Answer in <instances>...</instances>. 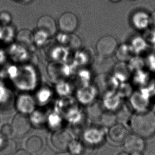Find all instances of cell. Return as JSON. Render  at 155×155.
<instances>
[{"mask_svg": "<svg viewBox=\"0 0 155 155\" xmlns=\"http://www.w3.org/2000/svg\"><path fill=\"white\" fill-rule=\"evenodd\" d=\"M130 1H135V0H130Z\"/></svg>", "mask_w": 155, "mask_h": 155, "instance_id": "1f68e13d", "label": "cell"}, {"mask_svg": "<svg viewBox=\"0 0 155 155\" xmlns=\"http://www.w3.org/2000/svg\"><path fill=\"white\" fill-rule=\"evenodd\" d=\"M12 21V16L9 12L2 11L0 12V24L3 26H7Z\"/></svg>", "mask_w": 155, "mask_h": 155, "instance_id": "603a6c76", "label": "cell"}, {"mask_svg": "<svg viewBox=\"0 0 155 155\" xmlns=\"http://www.w3.org/2000/svg\"><path fill=\"white\" fill-rule=\"evenodd\" d=\"M131 155H142L141 152H136L130 153Z\"/></svg>", "mask_w": 155, "mask_h": 155, "instance_id": "f546056e", "label": "cell"}, {"mask_svg": "<svg viewBox=\"0 0 155 155\" xmlns=\"http://www.w3.org/2000/svg\"><path fill=\"white\" fill-rule=\"evenodd\" d=\"M151 26L155 29V10L151 13Z\"/></svg>", "mask_w": 155, "mask_h": 155, "instance_id": "484cf974", "label": "cell"}, {"mask_svg": "<svg viewBox=\"0 0 155 155\" xmlns=\"http://www.w3.org/2000/svg\"><path fill=\"white\" fill-rule=\"evenodd\" d=\"M26 105H27L31 112L33 111L35 107L34 101L31 98V97H30L29 96L23 95L19 97V102L18 104V107L21 111L22 113L26 114L27 112H26Z\"/></svg>", "mask_w": 155, "mask_h": 155, "instance_id": "ac0fdd59", "label": "cell"}, {"mask_svg": "<svg viewBox=\"0 0 155 155\" xmlns=\"http://www.w3.org/2000/svg\"><path fill=\"white\" fill-rule=\"evenodd\" d=\"M104 133L103 130L97 127L87 130L84 134V139L88 143L92 145L98 144L103 141Z\"/></svg>", "mask_w": 155, "mask_h": 155, "instance_id": "30bf717a", "label": "cell"}, {"mask_svg": "<svg viewBox=\"0 0 155 155\" xmlns=\"http://www.w3.org/2000/svg\"><path fill=\"white\" fill-rule=\"evenodd\" d=\"M134 54V52L129 44H123L118 45L114 55L120 62H126L131 59Z\"/></svg>", "mask_w": 155, "mask_h": 155, "instance_id": "7c38bea8", "label": "cell"}, {"mask_svg": "<svg viewBox=\"0 0 155 155\" xmlns=\"http://www.w3.org/2000/svg\"><path fill=\"white\" fill-rule=\"evenodd\" d=\"M115 116L117 122L123 124L131 117V113L130 108L125 104L119 106L117 109V113L115 114Z\"/></svg>", "mask_w": 155, "mask_h": 155, "instance_id": "e0dca14e", "label": "cell"}, {"mask_svg": "<svg viewBox=\"0 0 155 155\" xmlns=\"http://www.w3.org/2000/svg\"><path fill=\"white\" fill-rule=\"evenodd\" d=\"M34 35V41L38 44H42L49 37L45 33L37 29V32Z\"/></svg>", "mask_w": 155, "mask_h": 155, "instance_id": "7402d4cb", "label": "cell"}, {"mask_svg": "<svg viewBox=\"0 0 155 155\" xmlns=\"http://www.w3.org/2000/svg\"><path fill=\"white\" fill-rule=\"evenodd\" d=\"M79 24L77 16L72 12L67 11L60 15L58 26L61 32L71 34L77 30Z\"/></svg>", "mask_w": 155, "mask_h": 155, "instance_id": "5b68a950", "label": "cell"}, {"mask_svg": "<svg viewBox=\"0 0 155 155\" xmlns=\"http://www.w3.org/2000/svg\"><path fill=\"white\" fill-rule=\"evenodd\" d=\"M70 153L75 155H79L83 151V146L82 143L76 140H72L68 146Z\"/></svg>", "mask_w": 155, "mask_h": 155, "instance_id": "44dd1931", "label": "cell"}, {"mask_svg": "<svg viewBox=\"0 0 155 155\" xmlns=\"http://www.w3.org/2000/svg\"><path fill=\"white\" fill-rule=\"evenodd\" d=\"M43 147V141L41 137L32 136L27 139L25 143L26 150L31 155L39 153Z\"/></svg>", "mask_w": 155, "mask_h": 155, "instance_id": "8fae6325", "label": "cell"}, {"mask_svg": "<svg viewBox=\"0 0 155 155\" xmlns=\"http://www.w3.org/2000/svg\"><path fill=\"white\" fill-rule=\"evenodd\" d=\"M148 43L146 40L142 37L137 36L131 40L129 45L134 53H140L144 51L146 48Z\"/></svg>", "mask_w": 155, "mask_h": 155, "instance_id": "2e32d148", "label": "cell"}, {"mask_svg": "<svg viewBox=\"0 0 155 155\" xmlns=\"http://www.w3.org/2000/svg\"><path fill=\"white\" fill-rule=\"evenodd\" d=\"M131 127L134 134L142 138L150 137L155 133V114L144 110L137 112L131 117Z\"/></svg>", "mask_w": 155, "mask_h": 155, "instance_id": "6da1fadb", "label": "cell"}, {"mask_svg": "<svg viewBox=\"0 0 155 155\" xmlns=\"http://www.w3.org/2000/svg\"><path fill=\"white\" fill-rule=\"evenodd\" d=\"M12 155H31V154L26 149H20L15 151Z\"/></svg>", "mask_w": 155, "mask_h": 155, "instance_id": "d4e9b609", "label": "cell"}, {"mask_svg": "<svg viewBox=\"0 0 155 155\" xmlns=\"http://www.w3.org/2000/svg\"><path fill=\"white\" fill-rule=\"evenodd\" d=\"M100 122L103 125L110 127L112 125H114L117 122L115 114H113L112 111L110 110H109V112H104L100 120Z\"/></svg>", "mask_w": 155, "mask_h": 155, "instance_id": "ffe728a7", "label": "cell"}, {"mask_svg": "<svg viewBox=\"0 0 155 155\" xmlns=\"http://www.w3.org/2000/svg\"><path fill=\"white\" fill-rule=\"evenodd\" d=\"M96 95V89L89 86L84 87L81 89L78 93V97L79 100L84 104L93 102Z\"/></svg>", "mask_w": 155, "mask_h": 155, "instance_id": "5bb4252c", "label": "cell"}, {"mask_svg": "<svg viewBox=\"0 0 155 155\" xmlns=\"http://www.w3.org/2000/svg\"><path fill=\"white\" fill-rule=\"evenodd\" d=\"M129 21L134 30L145 31L151 26V13L143 9L136 10L130 15Z\"/></svg>", "mask_w": 155, "mask_h": 155, "instance_id": "3957f363", "label": "cell"}, {"mask_svg": "<svg viewBox=\"0 0 155 155\" xmlns=\"http://www.w3.org/2000/svg\"><path fill=\"white\" fill-rule=\"evenodd\" d=\"M124 147L127 153L141 152L144 150L145 142L144 138L137 134H129L123 142Z\"/></svg>", "mask_w": 155, "mask_h": 155, "instance_id": "ba28073f", "label": "cell"}, {"mask_svg": "<svg viewBox=\"0 0 155 155\" xmlns=\"http://www.w3.org/2000/svg\"><path fill=\"white\" fill-rule=\"evenodd\" d=\"M31 123L27 115L19 113L13 117L11 123L13 135L17 137H22L30 130Z\"/></svg>", "mask_w": 155, "mask_h": 155, "instance_id": "277c9868", "label": "cell"}, {"mask_svg": "<svg viewBox=\"0 0 155 155\" xmlns=\"http://www.w3.org/2000/svg\"><path fill=\"white\" fill-rule=\"evenodd\" d=\"M17 2L22 3V4H27L30 3L31 1H32V0H15Z\"/></svg>", "mask_w": 155, "mask_h": 155, "instance_id": "4316f807", "label": "cell"}, {"mask_svg": "<svg viewBox=\"0 0 155 155\" xmlns=\"http://www.w3.org/2000/svg\"><path fill=\"white\" fill-rule=\"evenodd\" d=\"M16 144L13 140L7 139L0 146V155H12L15 152Z\"/></svg>", "mask_w": 155, "mask_h": 155, "instance_id": "d6986e66", "label": "cell"}, {"mask_svg": "<svg viewBox=\"0 0 155 155\" xmlns=\"http://www.w3.org/2000/svg\"><path fill=\"white\" fill-rule=\"evenodd\" d=\"M128 130L122 123H115L110 127L108 136L111 141L115 143H122L129 134Z\"/></svg>", "mask_w": 155, "mask_h": 155, "instance_id": "9c48e42d", "label": "cell"}, {"mask_svg": "<svg viewBox=\"0 0 155 155\" xmlns=\"http://www.w3.org/2000/svg\"><path fill=\"white\" fill-rule=\"evenodd\" d=\"M72 140L71 133L66 130H58L54 132L51 137L52 146L58 150L64 151L68 149Z\"/></svg>", "mask_w": 155, "mask_h": 155, "instance_id": "8992f818", "label": "cell"}, {"mask_svg": "<svg viewBox=\"0 0 155 155\" xmlns=\"http://www.w3.org/2000/svg\"><path fill=\"white\" fill-rule=\"evenodd\" d=\"M118 45V41L115 37L110 35L102 36L96 45L97 55L101 58H110L114 55Z\"/></svg>", "mask_w": 155, "mask_h": 155, "instance_id": "7a4b0ae2", "label": "cell"}, {"mask_svg": "<svg viewBox=\"0 0 155 155\" xmlns=\"http://www.w3.org/2000/svg\"><path fill=\"white\" fill-rule=\"evenodd\" d=\"M103 104L99 101H93L88 108L89 117L94 121H99L103 114Z\"/></svg>", "mask_w": 155, "mask_h": 155, "instance_id": "4fadbf2b", "label": "cell"}, {"mask_svg": "<svg viewBox=\"0 0 155 155\" xmlns=\"http://www.w3.org/2000/svg\"><path fill=\"white\" fill-rule=\"evenodd\" d=\"M117 155H131L130 153H126V152H121V153H119V154Z\"/></svg>", "mask_w": 155, "mask_h": 155, "instance_id": "4dcf8cb0", "label": "cell"}, {"mask_svg": "<svg viewBox=\"0 0 155 155\" xmlns=\"http://www.w3.org/2000/svg\"><path fill=\"white\" fill-rule=\"evenodd\" d=\"M36 25L37 29L45 33L49 37L54 36L58 30V24L50 15H42L37 20Z\"/></svg>", "mask_w": 155, "mask_h": 155, "instance_id": "52a82bcc", "label": "cell"}, {"mask_svg": "<svg viewBox=\"0 0 155 155\" xmlns=\"http://www.w3.org/2000/svg\"><path fill=\"white\" fill-rule=\"evenodd\" d=\"M57 155H74V154H72V153H58Z\"/></svg>", "mask_w": 155, "mask_h": 155, "instance_id": "83f0119b", "label": "cell"}, {"mask_svg": "<svg viewBox=\"0 0 155 155\" xmlns=\"http://www.w3.org/2000/svg\"><path fill=\"white\" fill-rule=\"evenodd\" d=\"M1 134L5 137L8 138L10 136L13 135V132L11 125L9 124H5L1 128Z\"/></svg>", "mask_w": 155, "mask_h": 155, "instance_id": "cb8c5ba5", "label": "cell"}, {"mask_svg": "<svg viewBox=\"0 0 155 155\" xmlns=\"http://www.w3.org/2000/svg\"><path fill=\"white\" fill-rule=\"evenodd\" d=\"M110 2L114 3H119L121 2L122 0H108Z\"/></svg>", "mask_w": 155, "mask_h": 155, "instance_id": "f1b7e54d", "label": "cell"}, {"mask_svg": "<svg viewBox=\"0 0 155 155\" xmlns=\"http://www.w3.org/2000/svg\"><path fill=\"white\" fill-rule=\"evenodd\" d=\"M103 106L107 109L108 110L113 111L117 110L120 106V99L119 95L117 96L112 93L105 96Z\"/></svg>", "mask_w": 155, "mask_h": 155, "instance_id": "9a60e30c", "label": "cell"}]
</instances>
